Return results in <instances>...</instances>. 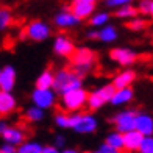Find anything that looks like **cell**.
<instances>
[{
	"label": "cell",
	"instance_id": "9c48e42d",
	"mask_svg": "<svg viewBox=\"0 0 153 153\" xmlns=\"http://www.w3.org/2000/svg\"><path fill=\"white\" fill-rule=\"evenodd\" d=\"M75 42L71 36H67L66 33H59L53 38V45L52 50L58 58H71L75 52Z\"/></svg>",
	"mask_w": 153,
	"mask_h": 153
},
{
	"label": "cell",
	"instance_id": "7402d4cb",
	"mask_svg": "<svg viewBox=\"0 0 153 153\" xmlns=\"http://www.w3.org/2000/svg\"><path fill=\"white\" fill-rule=\"evenodd\" d=\"M53 80H55V72H52L50 69L42 71L38 78H36V86L34 88H42V89H53Z\"/></svg>",
	"mask_w": 153,
	"mask_h": 153
},
{
	"label": "cell",
	"instance_id": "ba28073f",
	"mask_svg": "<svg viewBox=\"0 0 153 153\" xmlns=\"http://www.w3.org/2000/svg\"><path fill=\"white\" fill-rule=\"evenodd\" d=\"M137 111L133 108H125L120 109L111 117V123H113L114 130L120 131V133H127V131L134 130V117Z\"/></svg>",
	"mask_w": 153,
	"mask_h": 153
},
{
	"label": "cell",
	"instance_id": "7c38bea8",
	"mask_svg": "<svg viewBox=\"0 0 153 153\" xmlns=\"http://www.w3.org/2000/svg\"><path fill=\"white\" fill-rule=\"evenodd\" d=\"M80 24H81V20L69 8L61 10L53 16V25L56 27V28H61V30H71V28L78 27Z\"/></svg>",
	"mask_w": 153,
	"mask_h": 153
},
{
	"label": "cell",
	"instance_id": "4dcf8cb0",
	"mask_svg": "<svg viewBox=\"0 0 153 153\" xmlns=\"http://www.w3.org/2000/svg\"><path fill=\"white\" fill-rule=\"evenodd\" d=\"M103 3H105V6L109 10H117V8H120V6L134 3V0H103Z\"/></svg>",
	"mask_w": 153,
	"mask_h": 153
},
{
	"label": "cell",
	"instance_id": "8992f818",
	"mask_svg": "<svg viewBox=\"0 0 153 153\" xmlns=\"http://www.w3.org/2000/svg\"><path fill=\"white\" fill-rule=\"evenodd\" d=\"M114 91H116V88L113 86V83H108V85H103L100 88H97L95 91H92V92H88L86 106L91 111L102 109L106 103H109Z\"/></svg>",
	"mask_w": 153,
	"mask_h": 153
},
{
	"label": "cell",
	"instance_id": "44dd1931",
	"mask_svg": "<svg viewBox=\"0 0 153 153\" xmlns=\"http://www.w3.org/2000/svg\"><path fill=\"white\" fill-rule=\"evenodd\" d=\"M24 117H25V120L30 122V123H39V122H42L45 119V111L31 105V106H28L25 109Z\"/></svg>",
	"mask_w": 153,
	"mask_h": 153
},
{
	"label": "cell",
	"instance_id": "e575fe53",
	"mask_svg": "<svg viewBox=\"0 0 153 153\" xmlns=\"http://www.w3.org/2000/svg\"><path fill=\"white\" fill-rule=\"evenodd\" d=\"M0 152H2V153H17V147H16V145H13V144L3 142L2 147H0Z\"/></svg>",
	"mask_w": 153,
	"mask_h": 153
},
{
	"label": "cell",
	"instance_id": "d4e9b609",
	"mask_svg": "<svg viewBox=\"0 0 153 153\" xmlns=\"http://www.w3.org/2000/svg\"><path fill=\"white\" fill-rule=\"evenodd\" d=\"M103 142L117 149V150H123V133H120V131H117V130L109 131L105 136V141Z\"/></svg>",
	"mask_w": 153,
	"mask_h": 153
},
{
	"label": "cell",
	"instance_id": "4fadbf2b",
	"mask_svg": "<svg viewBox=\"0 0 153 153\" xmlns=\"http://www.w3.org/2000/svg\"><path fill=\"white\" fill-rule=\"evenodd\" d=\"M16 80H17V72L14 66L6 64L0 69V91L13 92V89L16 86Z\"/></svg>",
	"mask_w": 153,
	"mask_h": 153
},
{
	"label": "cell",
	"instance_id": "7a4b0ae2",
	"mask_svg": "<svg viewBox=\"0 0 153 153\" xmlns=\"http://www.w3.org/2000/svg\"><path fill=\"white\" fill-rule=\"evenodd\" d=\"M71 61H72V71L80 78H83V76H86L94 69L97 56H95V52L92 48L78 47V48H75L74 55L71 56Z\"/></svg>",
	"mask_w": 153,
	"mask_h": 153
},
{
	"label": "cell",
	"instance_id": "5bb4252c",
	"mask_svg": "<svg viewBox=\"0 0 153 153\" xmlns=\"http://www.w3.org/2000/svg\"><path fill=\"white\" fill-rule=\"evenodd\" d=\"M134 130L142 136L153 134V116L145 111H137L134 117Z\"/></svg>",
	"mask_w": 153,
	"mask_h": 153
},
{
	"label": "cell",
	"instance_id": "d590c367",
	"mask_svg": "<svg viewBox=\"0 0 153 153\" xmlns=\"http://www.w3.org/2000/svg\"><path fill=\"white\" fill-rule=\"evenodd\" d=\"M41 153H59V149L55 147L53 144H50V145H42V150H41Z\"/></svg>",
	"mask_w": 153,
	"mask_h": 153
},
{
	"label": "cell",
	"instance_id": "2e32d148",
	"mask_svg": "<svg viewBox=\"0 0 153 153\" xmlns=\"http://www.w3.org/2000/svg\"><path fill=\"white\" fill-rule=\"evenodd\" d=\"M136 72L133 71L131 67H125L123 71H120V72H117L116 74V76L113 78V86L116 88V89H120V88H130L133 83L136 81Z\"/></svg>",
	"mask_w": 153,
	"mask_h": 153
},
{
	"label": "cell",
	"instance_id": "d6a6232c",
	"mask_svg": "<svg viewBox=\"0 0 153 153\" xmlns=\"http://www.w3.org/2000/svg\"><path fill=\"white\" fill-rule=\"evenodd\" d=\"M136 8L139 11V14L147 16L149 14V8H150V0H139L137 5H136Z\"/></svg>",
	"mask_w": 153,
	"mask_h": 153
},
{
	"label": "cell",
	"instance_id": "f546056e",
	"mask_svg": "<svg viewBox=\"0 0 153 153\" xmlns=\"http://www.w3.org/2000/svg\"><path fill=\"white\" fill-rule=\"evenodd\" d=\"M136 153H153V134L150 136H144L141 145Z\"/></svg>",
	"mask_w": 153,
	"mask_h": 153
},
{
	"label": "cell",
	"instance_id": "d6986e66",
	"mask_svg": "<svg viewBox=\"0 0 153 153\" xmlns=\"http://www.w3.org/2000/svg\"><path fill=\"white\" fill-rule=\"evenodd\" d=\"M17 108V99L13 92L0 91V116H10Z\"/></svg>",
	"mask_w": 153,
	"mask_h": 153
},
{
	"label": "cell",
	"instance_id": "30bf717a",
	"mask_svg": "<svg viewBox=\"0 0 153 153\" xmlns=\"http://www.w3.org/2000/svg\"><path fill=\"white\" fill-rule=\"evenodd\" d=\"M109 59L122 67H130L137 61V52L131 47H114L109 52Z\"/></svg>",
	"mask_w": 153,
	"mask_h": 153
},
{
	"label": "cell",
	"instance_id": "7bdbcfd3",
	"mask_svg": "<svg viewBox=\"0 0 153 153\" xmlns=\"http://www.w3.org/2000/svg\"><path fill=\"white\" fill-rule=\"evenodd\" d=\"M0 153H2V152H0Z\"/></svg>",
	"mask_w": 153,
	"mask_h": 153
},
{
	"label": "cell",
	"instance_id": "484cf974",
	"mask_svg": "<svg viewBox=\"0 0 153 153\" xmlns=\"http://www.w3.org/2000/svg\"><path fill=\"white\" fill-rule=\"evenodd\" d=\"M147 25H149V22H147V19H145L144 16H136L133 19L127 20V28L130 31H133V33L144 31L145 28H147Z\"/></svg>",
	"mask_w": 153,
	"mask_h": 153
},
{
	"label": "cell",
	"instance_id": "277c9868",
	"mask_svg": "<svg viewBox=\"0 0 153 153\" xmlns=\"http://www.w3.org/2000/svg\"><path fill=\"white\" fill-rule=\"evenodd\" d=\"M86 100H88V91L81 86V88H76V89H72V91H67L66 94H62L59 105L62 111L71 114V113L81 111L86 106Z\"/></svg>",
	"mask_w": 153,
	"mask_h": 153
},
{
	"label": "cell",
	"instance_id": "74e56055",
	"mask_svg": "<svg viewBox=\"0 0 153 153\" xmlns=\"http://www.w3.org/2000/svg\"><path fill=\"white\" fill-rule=\"evenodd\" d=\"M8 127H10V123L6 122V119H3V117H0V136L3 134V131H5L6 128H8Z\"/></svg>",
	"mask_w": 153,
	"mask_h": 153
},
{
	"label": "cell",
	"instance_id": "52a82bcc",
	"mask_svg": "<svg viewBox=\"0 0 153 153\" xmlns=\"http://www.w3.org/2000/svg\"><path fill=\"white\" fill-rule=\"evenodd\" d=\"M56 92L53 89H42V88H34L31 94H30V99L31 103L34 106H38L41 109H52L55 105H56Z\"/></svg>",
	"mask_w": 153,
	"mask_h": 153
},
{
	"label": "cell",
	"instance_id": "1f68e13d",
	"mask_svg": "<svg viewBox=\"0 0 153 153\" xmlns=\"http://www.w3.org/2000/svg\"><path fill=\"white\" fill-rule=\"evenodd\" d=\"M94 153H123V150H117V149H114V147H111V145L103 142L97 147V150Z\"/></svg>",
	"mask_w": 153,
	"mask_h": 153
},
{
	"label": "cell",
	"instance_id": "6da1fadb",
	"mask_svg": "<svg viewBox=\"0 0 153 153\" xmlns=\"http://www.w3.org/2000/svg\"><path fill=\"white\" fill-rule=\"evenodd\" d=\"M69 128L76 134H94L99 130V119L92 113H83V111L71 113L69 114Z\"/></svg>",
	"mask_w": 153,
	"mask_h": 153
},
{
	"label": "cell",
	"instance_id": "9a60e30c",
	"mask_svg": "<svg viewBox=\"0 0 153 153\" xmlns=\"http://www.w3.org/2000/svg\"><path fill=\"white\" fill-rule=\"evenodd\" d=\"M2 139H3V142L13 144V145H16V147H17V145H20L27 139V133H25L24 128L16 127V125H10V127L3 131Z\"/></svg>",
	"mask_w": 153,
	"mask_h": 153
},
{
	"label": "cell",
	"instance_id": "ac0fdd59",
	"mask_svg": "<svg viewBox=\"0 0 153 153\" xmlns=\"http://www.w3.org/2000/svg\"><path fill=\"white\" fill-rule=\"evenodd\" d=\"M142 139H144V136L136 130H131V131L123 133V152L136 153L139 145H141V142H142Z\"/></svg>",
	"mask_w": 153,
	"mask_h": 153
},
{
	"label": "cell",
	"instance_id": "e0dca14e",
	"mask_svg": "<svg viewBox=\"0 0 153 153\" xmlns=\"http://www.w3.org/2000/svg\"><path fill=\"white\" fill-rule=\"evenodd\" d=\"M134 99V91L133 88H120V89H116L113 97L109 100V105L113 106H127L128 103H131Z\"/></svg>",
	"mask_w": 153,
	"mask_h": 153
},
{
	"label": "cell",
	"instance_id": "8d00e7d4",
	"mask_svg": "<svg viewBox=\"0 0 153 153\" xmlns=\"http://www.w3.org/2000/svg\"><path fill=\"white\" fill-rule=\"evenodd\" d=\"M86 38L92 39V41H97V38H99V30H97V28H91L86 33Z\"/></svg>",
	"mask_w": 153,
	"mask_h": 153
},
{
	"label": "cell",
	"instance_id": "b9f144b4",
	"mask_svg": "<svg viewBox=\"0 0 153 153\" xmlns=\"http://www.w3.org/2000/svg\"><path fill=\"white\" fill-rule=\"evenodd\" d=\"M152 42H153V36H152Z\"/></svg>",
	"mask_w": 153,
	"mask_h": 153
},
{
	"label": "cell",
	"instance_id": "836d02e7",
	"mask_svg": "<svg viewBox=\"0 0 153 153\" xmlns=\"http://www.w3.org/2000/svg\"><path fill=\"white\" fill-rule=\"evenodd\" d=\"M53 145L55 147H58L59 150L66 147V136L64 134H56L53 137Z\"/></svg>",
	"mask_w": 153,
	"mask_h": 153
},
{
	"label": "cell",
	"instance_id": "60d3db41",
	"mask_svg": "<svg viewBox=\"0 0 153 153\" xmlns=\"http://www.w3.org/2000/svg\"><path fill=\"white\" fill-rule=\"evenodd\" d=\"M81 153H94V152H81Z\"/></svg>",
	"mask_w": 153,
	"mask_h": 153
},
{
	"label": "cell",
	"instance_id": "3957f363",
	"mask_svg": "<svg viewBox=\"0 0 153 153\" xmlns=\"http://www.w3.org/2000/svg\"><path fill=\"white\" fill-rule=\"evenodd\" d=\"M83 80L76 75L72 69H58L55 72V80H53V91L58 95L66 94L67 91L81 88Z\"/></svg>",
	"mask_w": 153,
	"mask_h": 153
},
{
	"label": "cell",
	"instance_id": "ffe728a7",
	"mask_svg": "<svg viewBox=\"0 0 153 153\" xmlns=\"http://www.w3.org/2000/svg\"><path fill=\"white\" fill-rule=\"evenodd\" d=\"M97 30H99V38H97V41H100L103 44H114L119 39V30L111 24H106Z\"/></svg>",
	"mask_w": 153,
	"mask_h": 153
},
{
	"label": "cell",
	"instance_id": "cb8c5ba5",
	"mask_svg": "<svg viewBox=\"0 0 153 153\" xmlns=\"http://www.w3.org/2000/svg\"><path fill=\"white\" fill-rule=\"evenodd\" d=\"M109 19H111V14L108 11H95L88 20L92 28H100V27L109 24Z\"/></svg>",
	"mask_w": 153,
	"mask_h": 153
},
{
	"label": "cell",
	"instance_id": "ab89813d",
	"mask_svg": "<svg viewBox=\"0 0 153 153\" xmlns=\"http://www.w3.org/2000/svg\"><path fill=\"white\" fill-rule=\"evenodd\" d=\"M150 19H153V0H150V8H149V14H147Z\"/></svg>",
	"mask_w": 153,
	"mask_h": 153
},
{
	"label": "cell",
	"instance_id": "f35d334b",
	"mask_svg": "<svg viewBox=\"0 0 153 153\" xmlns=\"http://www.w3.org/2000/svg\"><path fill=\"white\" fill-rule=\"evenodd\" d=\"M59 153H81V152H78L76 149H72V147H64L59 150Z\"/></svg>",
	"mask_w": 153,
	"mask_h": 153
},
{
	"label": "cell",
	"instance_id": "f1b7e54d",
	"mask_svg": "<svg viewBox=\"0 0 153 153\" xmlns=\"http://www.w3.org/2000/svg\"><path fill=\"white\" fill-rule=\"evenodd\" d=\"M53 122H55V125H56L58 128H61V130L69 128V113H66V111H59V113L55 114Z\"/></svg>",
	"mask_w": 153,
	"mask_h": 153
},
{
	"label": "cell",
	"instance_id": "8fae6325",
	"mask_svg": "<svg viewBox=\"0 0 153 153\" xmlns=\"http://www.w3.org/2000/svg\"><path fill=\"white\" fill-rule=\"evenodd\" d=\"M97 2L99 0H72L69 10L80 20H86L97 11Z\"/></svg>",
	"mask_w": 153,
	"mask_h": 153
},
{
	"label": "cell",
	"instance_id": "5b68a950",
	"mask_svg": "<svg viewBox=\"0 0 153 153\" xmlns=\"http://www.w3.org/2000/svg\"><path fill=\"white\" fill-rule=\"evenodd\" d=\"M50 36H52V27L42 19L30 20L22 33V38H27L28 41H33V42H44Z\"/></svg>",
	"mask_w": 153,
	"mask_h": 153
},
{
	"label": "cell",
	"instance_id": "83f0119b",
	"mask_svg": "<svg viewBox=\"0 0 153 153\" xmlns=\"http://www.w3.org/2000/svg\"><path fill=\"white\" fill-rule=\"evenodd\" d=\"M13 20H14V17H13L11 10L6 6H0V31L8 30L13 25Z\"/></svg>",
	"mask_w": 153,
	"mask_h": 153
},
{
	"label": "cell",
	"instance_id": "603a6c76",
	"mask_svg": "<svg viewBox=\"0 0 153 153\" xmlns=\"http://www.w3.org/2000/svg\"><path fill=\"white\" fill-rule=\"evenodd\" d=\"M114 16L120 20H130L136 16H139V11L137 8L131 3V5H125V6H120V8L114 10Z\"/></svg>",
	"mask_w": 153,
	"mask_h": 153
},
{
	"label": "cell",
	"instance_id": "4316f807",
	"mask_svg": "<svg viewBox=\"0 0 153 153\" xmlns=\"http://www.w3.org/2000/svg\"><path fill=\"white\" fill-rule=\"evenodd\" d=\"M42 150V144L39 141H25L17 145V153H41Z\"/></svg>",
	"mask_w": 153,
	"mask_h": 153
}]
</instances>
